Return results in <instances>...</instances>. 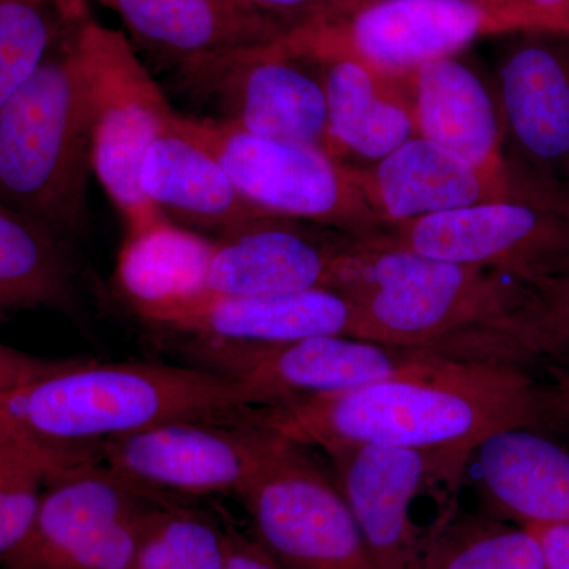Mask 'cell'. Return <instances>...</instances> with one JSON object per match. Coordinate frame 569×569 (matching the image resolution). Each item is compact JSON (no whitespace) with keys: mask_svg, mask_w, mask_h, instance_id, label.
<instances>
[{"mask_svg":"<svg viewBox=\"0 0 569 569\" xmlns=\"http://www.w3.org/2000/svg\"><path fill=\"white\" fill-rule=\"evenodd\" d=\"M71 269L61 236L0 203V312L66 307Z\"/></svg>","mask_w":569,"mask_h":569,"instance_id":"d4e9b609","label":"cell"},{"mask_svg":"<svg viewBox=\"0 0 569 569\" xmlns=\"http://www.w3.org/2000/svg\"><path fill=\"white\" fill-rule=\"evenodd\" d=\"M418 569H548L530 530L481 516L451 515L433 530Z\"/></svg>","mask_w":569,"mask_h":569,"instance_id":"4316f807","label":"cell"},{"mask_svg":"<svg viewBox=\"0 0 569 569\" xmlns=\"http://www.w3.org/2000/svg\"><path fill=\"white\" fill-rule=\"evenodd\" d=\"M93 460L92 451L40 447L0 426V563L6 567L22 548L41 496L67 468Z\"/></svg>","mask_w":569,"mask_h":569,"instance_id":"484cf974","label":"cell"},{"mask_svg":"<svg viewBox=\"0 0 569 569\" xmlns=\"http://www.w3.org/2000/svg\"><path fill=\"white\" fill-rule=\"evenodd\" d=\"M163 505L104 462L67 468L44 489L31 533L6 569H134Z\"/></svg>","mask_w":569,"mask_h":569,"instance_id":"52a82bcc","label":"cell"},{"mask_svg":"<svg viewBox=\"0 0 569 569\" xmlns=\"http://www.w3.org/2000/svg\"><path fill=\"white\" fill-rule=\"evenodd\" d=\"M197 121L236 189L264 212L356 241L376 238L387 228L362 193L356 164L321 149L254 137L219 119Z\"/></svg>","mask_w":569,"mask_h":569,"instance_id":"9c48e42d","label":"cell"},{"mask_svg":"<svg viewBox=\"0 0 569 569\" xmlns=\"http://www.w3.org/2000/svg\"><path fill=\"white\" fill-rule=\"evenodd\" d=\"M353 241L301 220H253L213 238L208 291L242 296L331 290Z\"/></svg>","mask_w":569,"mask_h":569,"instance_id":"2e32d148","label":"cell"},{"mask_svg":"<svg viewBox=\"0 0 569 569\" xmlns=\"http://www.w3.org/2000/svg\"><path fill=\"white\" fill-rule=\"evenodd\" d=\"M140 186L168 222L211 239L276 217L242 197L197 119L178 112L146 152Z\"/></svg>","mask_w":569,"mask_h":569,"instance_id":"d6986e66","label":"cell"},{"mask_svg":"<svg viewBox=\"0 0 569 569\" xmlns=\"http://www.w3.org/2000/svg\"><path fill=\"white\" fill-rule=\"evenodd\" d=\"M213 239L162 220L126 234L116 282L137 316L208 291Z\"/></svg>","mask_w":569,"mask_h":569,"instance_id":"cb8c5ba5","label":"cell"},{"mask_svg":"<svg viewBox=\"0 0 569 569\" xmlns=\"http://www.w3.org/2000/svg\"><path fill=\"white\" fill-rule=\"evenodd\" d=\"M326 455L378 569H418L429 537L415 522V501L436 482L460 481L471 455L378 445H348Z\"/></svg>","mask_w":569,"mask_h":569,"instance_id":"5bb4252c","label":"cell"},{"mask_svg":"<svg viewBox=\"0 0 569 569\" xmlns=\"http://www.w3.org/2000/svg\"><path fill=\"white\" fill-rule=\"evenodd\" d=\"M478 2H479V0H478Z\"/></svg>","mask_w":569,"mask_h":569,"instance_id":"ab89813d","label":"cell"},{"mask_svg":"<svg viewBox=\"0 0 569 569\" xmlns=\"http://www.w3.org/2000/svg\"><path fill=\"white\" fill-rule=\"evenodd\" d=\"M287 445L241 419H179L112 438L99 452L112 470L157 493L238 496Z\"/></svg>","mask_w":569,"mask_h":569,"instance_id":"4fadbf2b","label":"cell"},{"mask_svg":"<svg viewBox=\"0 0 569 569\" xmlns=\"http://www.w3.org/2000/svg\"><path fill=\"white\" fill-rule=\"evenodd\" d=\"M88 0H0V110L50 54Z\"/></svg>","mask_w":569,"mask_h":569,"instance_id":"83f0119b","label":"cell"},{"mask_svg":"<svg viewBox=\"0 0 569 569\" xmlns=\"http://www.w3.org/2000/svg\"><path fill=\"white\" fill-rule=\"evenodd\" d=\"M228 531L197 511L164 505L153 518L134 569H223Z\"/></svg>","mask_w":569,"mask_h":569,"instance_id":"f1b7e54d","label":"cell"},{"mask_svg":"<svg viewBox=\"0 0 569 569\" xmlns=\"http://www.w3.org/2000/svg\"><path fill=\"white\" fill-rule=\"evenodd\" d=\"M193 351L208 369L241 383L253 408L331 395L389 377L432 372L451 361L433 351L350 336L309 337L272 346L194 340Z\"/></svg>","mask_w":569,"mask_h":569,"instance_id":"7c38bea8","label":"cell"},{"mask_svg":"<svg viewBox=\"0 0 569 569\" xmlns=\"http://www.w3.org/2000/svg\"><path fill=\"white\" fill-rule=\"evenodd\" d=\"M418 134L498 176H516L505 149L497 93L458 56L407 74Z\"/></svg>","mask_w":569,"mask_h":569,"instance_id":"7402d4cb","label":"cell"},{"mask_svg":"<svg viewBox=\"0 0 569 569\" xmlns=\"http://www.w3.org/2000/svg\"><path fill=\"white\" fill-rule=\"evenodd\" d=\"M552 381L548 383L550 402L560 421H569V351L553 358Z\"/></svg>","mask_w":569,"mask_h":569,"instance_id":"d590c367","label":"cell"},{"mask_svg":"<svg viewBox=\"0 0 569 569\" xmlns=\"http://www.w3.org/2000/svg\"><path fill=\"white\" fill-rule=\"evenodd\" d=\"M497 100L512 170L567 190L569 36L519 32L498 62Z\"/></svg>","mask_w":569,"mask_h":569,"instance_id":"9a60e30c","label":"cell"},{"mask_svg":"<svg viewBox=\"0 0 569 569\" xmlns=\"http://www.w3.org/2000/svg\"><path fill=\"white\" fill-rule=\"evenodd\" d=\"M545 553L546 568L569 569V526L529 527Z\"/></svg>","mask_w":569,"mask_h":569,"instance_id":"e575fe53","label":"cell"},{"mask_svg":"<svg viewBox=\"0 0 569 569\" xmlns=\"http://www.w3.org/2000/svg\"><path fill=\"white\" fill-rule=\"evenodd\" d=\"M173 73L183 91L220 112L219 121L332 156L320 66L282 40L206 56Z\"/></svg>","mask_w":569,"mask_h":569,"instance_id":"ba28073f","label":"cell"},{"mask_svg":"<svg viewBox=\"0 0 569 569\" xmlns=\"http://www.w3.org/2000/svg\"><path fill=\"white\" fill-rule=\"evenodd\" d=\"M194 340L227 343L296 342L318 336L353 337V309L335 290L228 296L206 291L138 316Z\"/></svg>","mask_w":569,"mask_h":569,"instance_id":"ac0fdd59","label":"cell"},{"mask_svg":"<svg viewBox=\"0 0 569 569\" xmlns=\"http://www.w3.org/2000/svg\"><path fill=\"white\" fill-rule=\"evenodd\" d=\"M223 569H284L254 538L228 531Z\"/></svg>","mask_w":569,"mask_h":569,"instance_id":"d6a6232c","label":"cell"},{"mask_svg":"<svg viewBox=\"0 0 569 569\" xmlns=\"http://www.w3.org/2000/svg\"><path fill=\"white\" fill-rule=\"evenodd\" d=\"M238 6L279 22L288 31L335 20L369 0H233Z\"/></svg>","mask_w":569,"mask_h":569,"instance_id":"f546056e","label":"cell"},{"mask_svg":"<svg viewBox=\"0 0 569 569\" xmlns=\"http://www.w3.org/2000/svg\"><path fill=\"white\" fill-rule=\"evenodd\" d=\"M241 421L298 447L348 445L451 449L471 455L497 430L560 421L548 385L523 367L451 361L426 373L396 376L346 391L253 408Z\"/></svg>","mask_w":569,"mask_h":569,"instance_id":"7a4b0ae2","label":"cell"},{"mask_svg":"<svg viewBox=\"0 0 569 569\" xmlns=\"http://www.w3.org/2000/svg\"><path fill=\"white\" fill-rule=\"evenodd\" d=\"M522 29L478 0H369L335 20L295 29L282 39L309 59L346 56L392 77L451 58L486 36Z\"/></svg>","mask_w":569,"mask_h":569,"instance_id":"30bf717a","label":"cell"},{"mask_svg":"<svg viewBox=\"0 0 569 569\" xmlns=\"http://www.w3.org/2000/svg\"><path fill=\"white\" fill-rule=\"evenodd\" d=\"M482 6L496 11L501 17L509 18L522 29V32H542L537 21L520 7L518 0H479Z\"/></svg>","mask_w":569,"mask_h":569,"instance_id":"8d00e7d4","label":"cell"},{"mask_svg":"<svg viewBox=\"0 0 569 569\" xmlns=\"http://www.w3.org/2000/svg\"><path fill=\"white\" fill-rule=\"evenodd\" d=\"M548 427H505L471 452L490 511L529 529L569 526V445Z\"/></svg>","mask_w":569,"mask_h":569,"instance_id":"ffe728a7","label":"cell"},{"mask_svg":"<svg viewBox=\"0 0 569 569\" xmlns=\"http://www.w3.org/2000/svg\"><path fill=\"white\" fill-rule=\"evenodd\" d=\"M86 11L0 110V203L59 236L84 227L93 173L91 93L77 37Z\"/></svg>","mask_w":569,"mask_h":569,"instance_id":"277c9868","label":"cell"},{"mask_svg":"<svg viewBox=\"0 0 569 569\" xmlns=\"http://www.w3.org/2000/svg\"><path fill=\"white\" fill-rule=\"evenodd\" d=\"M320 66L336 159L367 164L417 137L407 77H392L346 56L312 59ZM362 167V164H361Z\"/></svg>","mask_w":569,"mask_h":569,"instance_id":"603a6c76","label":"cell"},{"mask_svg":"<svg viewBox=\"0 0 569 569\" xmlns=\"http://www.w3.org/2000/svg\"><path fill=\"white\" fill-rule=\"evenodd\" d=\"M359 186L385 227L508 200L535 183L498 176L417 134L383 159L356 164Z\"/></svg>","mask_w":569,"mask_h":569,"instance_id":"e0dca14e","label":"cell"},{"mask_svg":"<svg viewBox=\"0 0 569 569\" xmlns=\"http://www.w3.org/2000/svg\"><path fill=\"white\" fill-rule=\"evenodd\" d=\"M52 2H70V0H52Z\"/></svg>","mask_w":569,"mask_h":569,"instance_id":"f35d334b","label":"cell"},{"mask_svg":"<svg viewBox=\"0 0 569 569\" xmlns=\"http://www.w3.org/2000/svg\"><path fill=\"white\" fill-rule=\"evenodd\" d=\"M362 242L533 284L569 272V192L535 182L508 200L392 224Z\"/></svg>","mask_w":569,"mask_h":569,"instance_id":"5b68a950","label":"cell"},{"mask_svg":"<svg viewBox=\"0 0 569 569\" xmlns=\"http://www.w3.org/2000/svg\"><path fill=\"white\" fill-rule=\"evenodd\" d=\"M77 37L91 93L93 174L121 213L126 234L138 233L167 220L142 193L140 170L176 111L123 33L88 10Z\"/></svg>","mask_w":569,"mask_h":569,"instance_id":"8992f818","label":"cell"},{"mask_svg":"<svg viewBox=\"0 0 569 569\" xmlns=\"http://www.w3.org/2000/svg\"><path fill=\"white\" fill-rule=\"evenodd\" d=\"M252 408L241 383L208 367L59 361L0 397V426L40 447L89 451L163 422L234 421Z\"/></svg>","mask_w":569,"mask_h":569,"instance_id":"3957f363","label":"cell"},{"mask_svg":"<svg viewBox=\"0 0 569 569\" xmlns=\"http://www.w3.org/2000/svg\"><path fill=\"white\" fill-rule=\"evenodd\" d=\"M58 362L22 353L0 342V397L41 376Z\"/></svg>","mask_w":569,"mask_h":569,"instance_id":"1f68e13d","label":"cell"},{"mask_svg":"<svg viewBox=\"0 0 569 569\" xmlns=\"http://www.w3.org/2000/svg\"><path fill=\"white\" fill-rule=\"evenodd\" d=\"M545 32L569 36V0H518Z\"/></svg>","mask_w":569,"mask_h":569,"instance_id":"836d02e7","label":"cell"},{"mask_svg":"<svg viewBox=\"0 0 569 569\" xmlns=\"http://www.w3.org/2000/svg\"><path fill=\"white\" fill-rule=\"evenodd\" d=\"M238 497L284 569H378L335 477L305 448L288 443Z\"/></svg>","mask_w":569,"mask_h":569,"instance_id":"8fae6325","label":"cell"},{"mask_svg":"<svg viewBox=\"0 0 569 569\" xmlns=\"http://www.w3.org/2000/svg\"><path fill=\"white\" fill-rule=\"evenodd\" d=\"M565 187H567V190L569 192V167H568V171H567V179H565Z\"/></svg>","mask_w":569,"mask_h":569,"instance_id":"74e56055","label":"cell"},{"mask_svg":"<svg viewBox=\"0 0 569 569\" xmlns=\"http://www.w3.org/2000/svg\"><path fill=\"white\" fill-rule=\"evenodd\" d=\"M331 290L350 302L356 339L523 369L563 351L533 287L492 269L355 241Z\"/></svg>","mask_w":569,"mask_h":569,"instance_id":"6da1fadb","label":"cell"},{"mask_svg":"<svg viewBox=\"0 0 569 569\" xmlns=\"http://www.w3.org/2000/svg\"><path fill=\"white\" fill-rule=\"evenodd\" d=\"M537 291L550 331L569 350V272L530 284Z\"/></svg>","mask_w":569,"mask_h":569,"instance_id":"4dcf8cb0","label":"cell"},{"mask_svg":"<svg viewBox=\"0 0 569 569\" xmlns=\"http://www.w3.org/2000/svg\"><path fill=\"white\" fill-rule=\"evenodd\" d=\"M114 11L134 50L168 69L282 40L290 31L233 0H97Z\"/></svg>","mask_w":569,"mask_h":569,"instance_id":"44dd1931","label":"cell"}]
</instances>
